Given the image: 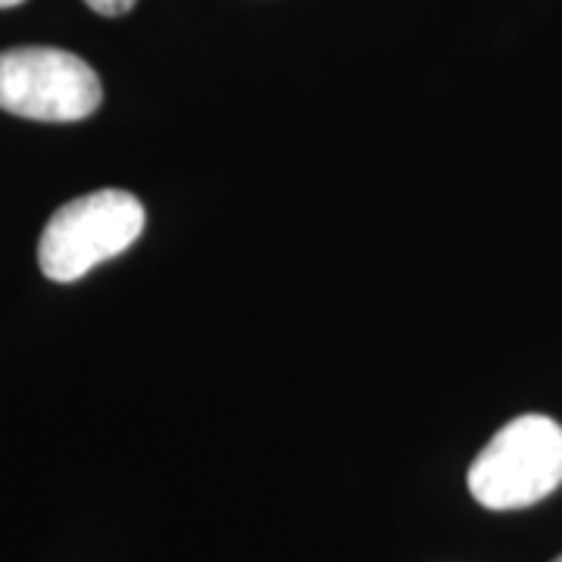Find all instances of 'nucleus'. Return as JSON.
<instances>
[{
    "mask_svg": "<svg viewBox=\"0 0 562 562\" xmlns=\"http://www.w3.org/2000/svg\"><path fill=\"white\" fill-rule=\"evenodd\" d=\"M562 484V425L528 413L491 438L469 465V491L484 509L535 506Z\"/></svg>",
    "mask_w": 562,
    "mask_h": 562,
    "instance_id": "f257e3e1",
    "label": "nucleus"
},
{
    "mask_svg": "<svg viewBox=\"0 0 562 562\" xmlns=\"http://www.w3.org/2000/svg\"><path fill=\"white\" fill-rule=\"evenodd\" d=\"M144 220L138 198L120 188H101L63 203L41 232V272L57 284L79 281L138 241Z\"/></svg>",
    "mask_w": 562,
    "mask_h": 562,
    "instance_id": "f03ea898",
    "label": "nucleus"
},
{
    "mask_svg": "<svg viewBox=\"0 0 562 562\" xmlns=\"http://www.w3.org/2000/svg\"><path fill=\"white\" fill-rule=\"evenodd\" d=\"M103 103L101 76L60 47L0 50V110L35 122H79Z\"/></svg>",
    "mask_w": 562,
    "mask_h": 562,
    "instance_id": "7ed1b4c3",
    "label": "nucleus"
},
{
    "mask_svg": "<svg viewBox=\"0 0 562 562\" xmlns=\"http://www.w3.org/2000/svg\"><path fill=\"white\" fill-rule=\"evenodd\" d=\"M94 13H101V16H122V13H128L138 0H85Z\"/></svg>",
    "mask_w": 562,
    "mask_h": 562,
    "instance_id": "20e7f679",
    "label": "nucleus"
},
{
    "mask_svg": "<svg viewBox=\"0 0 562 562\" xmlns=\"http://www.w3.org/2000/svg\"><path fill=\"white\" fill-rule=\"evenodd\" d=\"M25 0H0V10H10V7H20Z\"/></svg>",
    "mask_w": 562,
    "mask_h": 562,
    "instance_id": "39448f33",
    "label": "nucleus"
},
{
    "mask_svg": "<svg viewBox=\"0 0 562 562\" xmlns=\"http://www.w3.org/2000/svg\"><path fill=\"white\" fill-rule=\"evenodd\" d=\"M553 562H562V557H557V560H553Z\"/></svg>",
    "mask_w": 562,
    "mask_h": 562,
    "instance_id": "423d86ee",
    "label": "nucleus"
}]
</instances>
